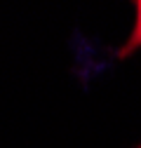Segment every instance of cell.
Masks as SVG:
<instances>
[{
    "instance_id": "obj_1",
    "label": "cell",
    "mask_w": 141,
    "mask_h": 148,
    "mask_svg": "<svg viewBox=\"0 0 141 148\" xmlns=\"http://www.w3.org/2000/svg\"><path fill=\"white\" fill-rule=\"evenodd\" d=\"M136 47H141V3H136V26H134L132 35L127 38L125 47H122V52H120V57H125V54H132Z\"/></svg>"
},
{
    "instance_id": "obj_2",
    "label": "cell",
    "mask_w": 141,
    "mask_h": 148,
    "mask_svg": "<svg viewBox=\"0 0 141 148\" xmlns=\"http://www.w3.org/2000/svg\"><path fill=\"white\" fill-rule=\"evenodd\" d=\"M139 148H141V146H139Z\"/></svg>"
}]
</instances>
